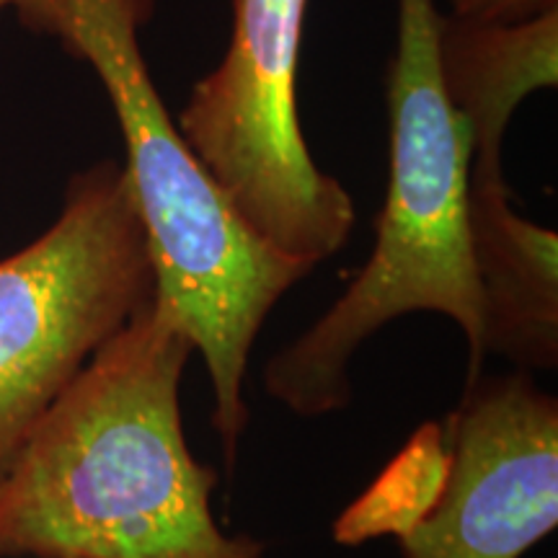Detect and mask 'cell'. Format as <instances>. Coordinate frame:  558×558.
I'll list each match as a JSON object with an SVG mask.
<instances>
[{"instance_id":"10","label":"cell","mask_w":558,"mask_h":558,"mask_svg":"<svg viewBox=\"0 0 558 558\" xmlns=\"http://www.w3.org/2000/svg\"><path fill=\"white\" fill-rule=\"evenodd\" d=\"M5 5H11V0H0V11H3Z\"/></svg>"},{"instance_id":"6","label":"cell","mask_w":558,"mask_h":558,"mask_svg":"<svg viewBox=\"0 0 558 558\" xmlns=\"http://www.w3.org/2000/svg\"><path fill=\"white\" fill-rule=\"evenodd\" d=\"M471 254L481 292V341L525 367L558 357V239L520 218L507 186L469 184Z\"/></svg>"},{"instance_id":"5","label":"cell","mask_w":558,"mask_h":558,"mask_svg":"<svg viewBox=\"0 0 558 558\" xmlns=\"http://www.w3.org/2000/svg\"><path fill=\"white\" fill-rule=\"evenodd\" d=\"M450 473L403 558H520L558 525V403L525 375L471 383L445 424Z\"/></svg>"},{"instance_id":"9","label":"cell","mask_w":558,"mask_h":558,"mask_svg":"<svg viewBox=\"0 0 558 558\" xmlns=\"http://www.w3.org/2000/svg\"><path fill=\"white\" fill-rule=\"evenodd\" d=\"M452 9L465 24H520L533 13L556 9V0H452Z\"/></svg>"},{"instance_id":"4","label":"cell","mask_w":558,"mask_h":558,"mask_svg":"<svg viewBox=\"0 0 558 558\" xmlns=\"http://www.w3.org/2000/svg\"><path fill=\"white\" fill-rule=\"evenodd\" d=\"M308 0H235L226 58L194 86L179 132L230 209L277 254L316 269L344 246L354 205L313 163L298 117Z\"/></svg>"},{"instance_id":"7","label":"cell","mask_w":558,"mask_h":558,"mask_svg":"<svg viewBox=\"0 0 558 558\" xmlns=\"http://www.w3.org/2000/svg\"><path fill=\"white\" fill-rule=\"evenodd\" d=\"M556 9L520 24L442 19L439 52L445 86L473 135L469 184H505L501 137L527 94L556 86Z\"/></svg>"},{"instance_id":"1","label":"cell","mask_w":558,"mask_h":558,"mask_svg":"<svg viewBox=\"0 0 558 558\" xmlns=\"http://www.w3.org/2000/svg\"><path fill=\"white\" fill-rule=\"evenodd\" d=\"M192 352L153 292L0 473V558H264L262 541L222 533L218 473L186 448Z\"/></svg>"},{"instance_id":"2","label":"cell","mask_w":558,"mask_h":558,"mask_svg":"<svg viewBox=\"0 0 558 558\" xmlns=\"http://www.w3.org/2000/svg\"><path fill=\"white\" fill-rule=\"evenodd\" d=\"M439 32L435 0H399V50L388 73L390 181L378 243L344 295L264 369L271 399L300 416L344 409L357 347L414 311L456 320L469 339V386L478 380L486 354L469 228L473 135L445 86Z\"/></svg>"},{"instance_id":"8","label":"cell","mask_w":558,"mask_h":558,"mask_svg":"<svg viewBox=\"0 0 558 558\" xmlns=\"http://www.w3.org/2000/svg\"><path fill=\"white\" fill-rule=\"evenodd\" d=\"M450 473L445 424H424L380 478L333 525L341 546H360L380 535L403 538L435 507Z\"/></svg>"},{"instance_id":"3","label":"cell","mask_w":558,"mask_h":558,"mask_svg":"<svg viewBox=\"0 0 558 558\" xmlns=\"http://www.w3.org/2000/svg\"><path fill=\"white\" fill-rule=\"evenodd\" d=\"M153 292L148 239L124 166L73 177L60 218L0 262V473Z\"/></svg>"}]
</instances>
